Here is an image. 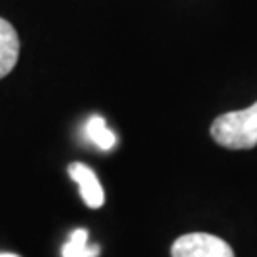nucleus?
Returning a JSON list of instances; mask_svg holds the SVG:
<instances>
[{
    "label": "nucleus",
    "instance_id": "1",
    "mask_svg": "<svg viewBox=\"0 0 257 257\" xmlns=\"http://www.w3.org/2000/svg\"><path fill=\"white\" fill-rule=\"evenodd\" d=\"M213 141L230 151H246L257 145V101L242 110L221 114L211 124Z\"/></svg>",
    "mask_w": 257,
    "mask_h": 257
},
{
    "label": "nucleus",
    "instance_id": "2",
    "mask_svg": "<svg viewBox=\"0 0 257 257\" xmlns=\"http://www.w3.org/2000/svg\"><path fill=\"white\" fill-rule=\"evenodd\" d=\"M172 257H234V251L219 236L208 232H191L175 240Z\"/></svg>",
    "mask_w": 257,
    "mask_h": 257
},
{
    "label": "nucleus",
    "instance_id": "3",
    "mask_svg": "<svg viewBox=\"0 0 257 257\" xmlns=\"http://www.w3.org/2000/svg\"><path fill=\"white\" fill-rule=\"evenodd\" d=\"M69 175L74 183L78 185L80 194H82L84 202L88 208H101L105 202V193H103V187L97 179V175L93 174L92 168H88L82 162H73L69 166Z\"/></svg>",
    "mask_w": 257,
    "mask_h": 257
},
{
    "label": "nucleus",
    "instance_id": "4",
    "mask_svg": "<svg viewBox=\"0 0 257 257\" xmlns=\"http://www.w3.org/2000/svg\"><path fill=\"white\" fill-rule=\"evenodd\" d=\"M19 59V37L14 25L0 18V78L12 73Z\"/></svg>",
    "mask_w": 257,
    "mask_h": 257
},
{
    "label": "nucleus",
    "instance_id": "5",
    "mask_svg": "<svg viewBox=\"0 0 257 257\" xmlns=\"http://www.w3.org/2000/svg\"><path fill=\"white\" fill-rule=\"evenodd\" d=\"M86 136L90 138V141H93L101 151H110V149L116 145V138L114 134L109 130L107 122L103 116H92L86 124Z\"/></svg>",
    "mask_w": 257,
    "mask_h": 257
},
{
    "label": "nucleus",
    "instance_id": "6",
    "mask_svg": "<svg viewBox=\"0 0 257 257\" xmlns=\"http://www.w3.org/2000/svg\"><path fill=\"white\" fill-rule=\"evenodd\" d=\"M63 257H97L99 248L88 244V230L76 229L63 246Z\"/></svg>",
    "mask_w": 257,
    "mask_h": 257
},
{
    "label": "nucleus",
    "instance_id": "7",
    "mask_svg": "<svg viewBox=\"0 0 257 257\" xmlns=\"http://www.w3.org/2000/svg\"><path fill=\"white\" fill-rule=\"evenodd\" d=\"M0 257H19L16 253H0Z\"/></svg>",
    "mask_w": 257,
    "mask_h": 257
}]
</instances>
